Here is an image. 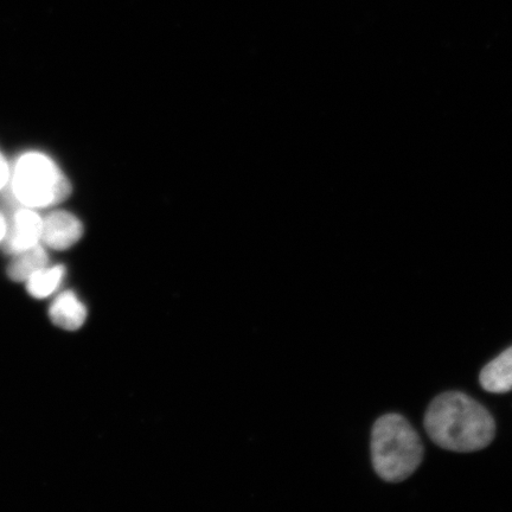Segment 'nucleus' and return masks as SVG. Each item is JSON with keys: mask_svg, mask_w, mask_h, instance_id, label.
Returning a JSON list of instances; mask_svg holds the SVG:
<instances>
[{"mask_svg": "<svg viewBox=\"0 0 512 512\" xmlns=\"http://www.w3.org/2000/svg\"><path fill=\"white\" fill-rule=\"evenodd\" d=\"M425 428L433 443L460 453L483 450L496 434L495 420L488 409L459 392L434 399L426 413Z\"/></svg>", "mask_w": 512, "mask_h": 512, "instance_id": "nucleus-1", "label": "nucleus"}, {"mask_svg": "<svg viewBox=\"0 0 512 512\" xmlns=\"http://www.w3.org/2000/svg\"><path fill=\"white\" fill-rule=\"evenodd\" d=\"M371 459L384 482L400 483L418 470L424 459V445L403 416L383 415L371 434Z\"/></svg>", "mask_w": 512, "mask_h": 512, "instance_id": "nucleus-2", "label": "nucleus"}, {"mask_svg": "<svg viewBox=\"0 0 512 512\" xmlns=\"http://www.w3.org/2000/svg\"><path fill=\"white\" fill-rule=\"evenodd\" d=\"M12 187L17 200L29 208L56 206L72 192V185L53 160L36 152L18 159Z\"/></svg>", "mask_w": 512, "mask_h": 512, "instance_id": "nucleus-3", "label": "nucleus"}, {"mask_svg": "<svg viewBox=\"0 0 512 512\" xmlns=\"http://www.w3.org/2000/svg\"><path fill=\"white\" fill-rule=\"evenodd\" d=\"M82 235V223L68 211H54L43 220L41 240L55 251H66L73 247Z\"/></svg>", "mask_w": 512, "mask_h": 512, "instance_id": "nucleus-4", "label": "nucleus"}, {"mask_svg": "<svg viewBox=\"0 0 512 512\" xmlns=\"http://www.w3.org/2000/svg\"><path fill=\"white\" fill-rule=\"evenodd\" d=\"M43 220L35 211L19 210L4 239L5 252L17 255L38 245L41 240Z\"/></svg>", "mask_w": 512, "mask_h": 512, "instance_id": "nucleus-5", "label": "nucleus"}, {"mask_svg": "<svg viewBox=\"0 0 512 512\" xmlns=\"http://www.w3.org/2000/svg\"><path fill=\"white\" fill-rule=\"evenodd\" d=\"M49 317L59 328L76 331L85 324L87 309L72 291H66L57 296L49 309Z\"/></svg>", "mask_w": 512, "mask_h": 512, "instance_id": "nucleus-6", "label": "nucleus"}, {"mask_svg": "<svg viewBox=\"0 0 512 512\" xmlns=\"http://www.w3.org/2000/svg\"><path fill=\"white\" fill-rule=\"evenodd\" d=\"M480 384L489 393L504 394L512 390V347L491 361L479 376Z\"/></svg>", "mask_w": 512, "mask_h": 512, "instance_id": "nucleus-7", "label": "nucleus"}, {"mask_svg": "<svg viewBox=\"0 0 512 512\" xmlns=\"http://www.w3.org/2000/svg\"><path fill=\"white\" fill-rule=\"evenodd\" d=\"M14 256L15 259L12 260L8 268V274L10 279L16 281V283L27 281L32 274L47 267L49 262L46 249L40 245Z\"/></svg>", "mask_w": 512, "mask_h": 512, "instance_id": "nucleus-8", "label": "nucleus"}, {"mask_svg": "<svg viewBox=\"0 0 512 512\" xmlns=\"http://www.w3.org/2000/svg\"><path fill=\"white\" fill-rule=\"evenodd\" d=\"M66 275V268L63 266L44 267L35 272L27 280V290L31 297L46 299L54 294L62 284Z\"/></svg>", "mask_w": 512, "mask_h": 512, "instance_id": "nucleus-9", "label": "nucleus"}, {"mask_svg": "<svg viewBox=\"0 0 512 512\" xmlns=\"http://www.w3.org/2000/svg\"><path fill=\"white\" fill-rule=\"evenodd\" d=\"M9 181V165L2 155H0V189L5 187Z\"/></svg>", "mask_w": 512, "mask_h": 512, "instance_id": "nucleus-10", "label": "nucleus"}, {"mask_svg": "<svg viewBox=\"0 0 512 512\" xmlns=\"http://www.w3.org/2000/svg\"><path fill=\"white\" fill-rule=\"evenodd\" d=\"M6 232H8V224H6L3 214L0 213V242L4 241Z\"/></svg>", "mask_w": 512, "mask_h": 512, "instance_id": "nucleus-11", "label": "nucleus"}]
</instances>
